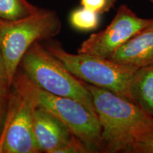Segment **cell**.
<instances>
[{
    "mask_svg": "<svg viewBox=\"0 0 153 153\" xmlns=\"http://www.w3.org/2000/svg\"><path fill=\"white\" fill-rule=\"evenodd\" d=\"M101 127V152H129L140 135L153 130V117L133 101L86 83Z\"/></svg>",
    "mask_w": 153,
    "mask_h": 153,
    "instance_id": "6da1fadb",
    "label": "cell"
},
{
    "mask_svg": "<svg viewBox=\"0 0 153 153\" xmlns=\"http://www.w3.org/2000/svg\"><path fill=\"white\" fill-rule=\"evenodd\" d=\"M12 85L17 91L28 96L36 107L48 111L62 121L72 135L81 140L92 152H101L100 122L81 103L43 90L24 73H16Z\"/></svg>",
    "mask_w": 153,
    "mask_h": 153,
    "instance_id": "7a4b0ae2",
    "label": "cell"
},
{
    "mask_svg": "<svg viewBox=\"0 0 153 153\" xmlns=\"http://www.w3.org/2000/svg\"><path fill=\"white\" fill-rule=\"evenodd\" d=\"M24 73L38 87L53 94L79 101L97 116L92 96L85 82L70 72L57 57L36 42L23 57Z\"/></svg>",
    "mask_w": 153,
    "mask_h": 153,
    "instance_id": "3957f363",
    "label": "cell"
},
{
    "mask_svg": "<svg viewBox=\"0 0 153 153\" xmlns=\"http://www.w3.org/2000/svg\"><path fill=\"white\" fill-rule=\"evenodd\" d=\"M60 30L61 22L57 14L47 9H38L18 20L0 19V49L11 85L23 57L32 45L54 37Z\"/></svg>",
    "mask_w": 153,
    "mask_h": 153,
    "instance_id": "277c9868",
    "label": "cell"
},
{
    "mask_svg": "<svg viewBox=\"0 0 153 153\" xmlns=\"http://www.w3.org/2000/svg\"><path fill=\"white\" fill-rule=\"evenodd\" d=\"M45 48L78 79L133 101L129 86L133 74L138 68L92 55L72 54L56 43L49 44Z\"/></svg>",
    "mask_w": 153,
    "mask_h": 153,
    "instance_id": "5b68a950",
    "label": "cell"
},
{
    "mask_svg": "<svg viewBox=\"0 0 153 153\" xmlns=\"http://www.w3.org/2000/svg\"><path fill=\"white\" fill-rule=\"evenodd\" d=\"M36 108L28 96L14 89L0 135V153L41 152L33 133Z\"/></svg>",
    "mask_w": 153,
    "mask_h": 153,
    "instance_id": "8992f818",
    "label": "cell"
},
{
    "mask_svg": "<svg viewBox=\"0 0 153 153\" xmlns=\"http://www.w3.org/2000/svg\"><path fill=\"white\" fill-rule=\"evenodd\" d=\"M152 22L153 19L140 18L127 6L121 5L110 24L105 29L91 34L81 44L77 52L108 59Z\"/></svg>",
    "mask_w": 153,
    "mask_h": 153,
    "instance_id": "52a82bcc",
    "label": "cell"
},
{
    "mask_svg": "<svg viewBox=\"0 0 153 153\" xmlns=\"http://www.w3.org/2000/svg\"><path fill=\"white\" fill-rule=\"evenodd\" d=\"M33 133L40 152L47 153L56 152L72 135L62 121L41 107L34 111Z\"/></svg>",
    "mask_w": 153,
    "mask_h": 153,
    "instance_id": "ba28073f",
    "label": "cell"
},
{
    "mask_svg": "<svg viewBox=\"0 0 153 153\" xmlns=\"http://www.w3.org/2000/svg\"><path fill=\"white\" fill-rule=\"evenodd\" d=\"M108 59L137 68L153 65V22L126 42Z\"/></svg>",
    "mask_w": 153,
    "mask_h": 153,
    "instance_id": "9c48e42d",
    "label": "cell"
},
{
    "mask_svg": "<svg viewBox=\"0 0 153 153\" xmlns=\"http://www.w3.org/2000/svg\"><path fill=\"white\" fill-rule=\"evenodd\" d=\"M132 101L153 117V65L140 68L129 86Z\"/></svg>",
    "mask_w": 153,
    "mask_h": 153,
    "instance_id": "30bf717a",
    "label": "cell"
},
{
    "mask_svg": "<svg viewBox=\"0 0 153 153\" xmlns=\"http://www.w3.org/2000/svg\"><path fill=\"white\" fill-rule=\"evenodd\" d=\"M38 9L27 0H0V19L18 20L33 14Z\"/></svg>",
    "mask_w": 153,
    "mask_h": 153,
    "instance_id": "8fae6325",
    "label": "cell"
},
{
    "mask_svg": "<svg viewBox=\"0 0 153 153\" xmlns=\"http://www.w3.org/2000/svg\"><path fill=\"white\" fill-rule=\"evenodd\" d=\"M70 23L74 28L82 31L94 30L98 27L99 14L82 7L72 11Z\"/></svg>",
    "mask_w": 153,
    "mask_h": 153,
    "instance_id": "7c38bea8",
    "label": "cell"
},
{
    "mask_svg": "<svg viewBox=\"0 0 153 153\" xmlns=\"http://www.w3.org/2000/svg\"><path fill=\"white\" fill-rule=\"evenodd\" d=\"M129 152L153 153V130L140 135L133 143Z\"/></svg>",
    "mask_w": 153,
    "mask_h": 153,
    "instance_id": "4fadbf2b",
    "label": "cell"
},
{
    "mask_svg": "<svg viewBox=\"0 0 153 153\" xmlns=\"http://www.w3.org/2000/svg\"><path fill=\"white\" fill-rule=\"evenodd\" d=\"M11 85H0V135L4 125L12 91Z\"/></svg>",
    "mask_w": 153,
    "mask_h": 153,
    "instance_id": "5bb4252c",
    "label": "cell"
},
{
    "mask_svg": "<svg viewBox=\"0 0 153 153\" xmlns=\"http://www.w3.org/2000/svg\"><path fill=\"white\" fill-rule=\"evenodd\" d=\"M92 152L90 149L81 140L72 135L70 140L64 146L58 149L55 153H89Z\"/></svg>",
    "mask_w": 153,
    "mask_h": 153,
    "instance_id": "9a60e30c",
    "label": "cell"
},
{
    "mask_svg": "<svg viewBox=\"0 0 153 153\" xmlns=\"http://www.w3.org/2000/svg\"><path fill=\"white\" fill-rule=\"evenodd\" d=\"M83 7L98 14H104L110 10L108 0H80Z\"/></svg>",
    "mask_w": 153,
    "mask_h": 153,
    "instance_id": "2e32d148",
    "label": "cell"
},
{
    "mask_svg": "<svg viewBox=\"0 0 153 153\" xmlns=\"http://www.w3.org/2000/svg\"><path fill=\"white\" fill-rule=\"evenodd\" d=\"M11 85L9 82L8 74H7V68H6L2 53H1V49H0V85Z\"/></svg>",
    "mask_w": 153,
    "mask_h": 153,
    "instance_id": "e0dca14e",
    "label": "cell"
},
{
    "mask_svg": "<svg viewBox=\"0 0 153 153\" xmlns=\"http://www.w3.org/2000/svg\"><path fill=\"white\" fill-rule=\"evenodd\" d=\"M118 0H108V4L109 6L110 9H111L115 5V4L117 2Z\"/></svg>",
    "mask_w": 153,
    "mask_h": 153,
    "instance_id": "ac0fdd59",
    "label": "cell"
},
{
    "mask_svg": "<svg viewBox=\"0 0 153 153\" xmlns=\"http://www.w3.org/2000/svg\"><path fill=\"white\" fill-rule=\"evenodd\" d=\"M150 1H151V2H152V3L153 4V0H150Z\"/></svg>",
    "mask_w": 153,
    "mask_h": 153,
    "instance_id": "d6986e66",
    "label": "cell"
}]
</instances>
